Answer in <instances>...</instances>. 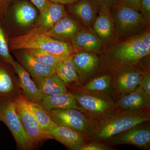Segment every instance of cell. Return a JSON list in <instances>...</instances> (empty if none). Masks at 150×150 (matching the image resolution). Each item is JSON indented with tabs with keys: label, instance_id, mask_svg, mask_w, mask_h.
Here are the masks:
<instances>
[{
	"label": "cell",
	"instance_id": "37",
	"mask_svg": "<svg viewBox=\"0 0 150 150\" xmlns=\"http://www.w3.org/2000/svg\"><path fill=\"white\" fill-rule=\"evenodd\" d=\"M8 1V0H0V8H1V7Z\"/></svg>",
	"mask_w": 150,
	"mask_h": 150
},
{
	"label": "cell",
	"instance_id": "13",
	"mask_svg": "<svg viewBox=\"0 0 150 150\" xmlns=\"http://www.w3.org/2000/svg\"><path fill=\"white\" fill-rule=\"evenodd\" d=\"M71 57L79 81L93 74L99 65V59L96 53L76 51L71 55Z\"/></svg>",
	"mask_w": 150,
	"mask_h": 150
},
{
	"label": "cell",
	"instance_id": "31",
	"mask_svg": "<svg viewBox=\"0 0 150 150\" xmlns=\"http://www.w3.org/2000/svg\"><path fill=\"white\" fill-rule=\"evenodd\" d=\"M111 148L99 142L86 143L79 150H108Z\"/></svg>",
	"mask_w": 150,
	"mask_h": 150
},
{
	"label": "cell",
	"instance_id": "29",
	"mask_svg": "<svg viewBox=\"0 0 150 150\" xmlns=\"http://www.w3.org/2000/svg\"><path fill=\"white\" fill-rule=\"evenodd\" d=\"M0 62L13 67L15 61L13 60L9 50L6 39L1 25L0 24Z\"/></svg>",
	"mask_w": 150,
	"mask_h": 150
},
{
	"label": "cell",
	"instance_id": "10",
	"mask_svg": "<svg viewBox=\"0 0 150 150\" xmlns=\"http://www.w3.org/2000/svg\"><path fill=\"white\" fill-rule=\"evenodd\" d=\"M121 68L114 78L112 87L115 92L122 96L136 89L144 73L133 66Z\"/></svg>",
	"mask_w": 150,
	"mask_h": 150
},
{
	"label": "cell",
	"instance_id": "19",
	"mask_svg": "<svg viewBox=\"0 0 150 150\" xmlns=\"http://www.w3.org/2000/svg\"><path fill=\"white\" fill-rule=\"evenodd\" d=\"M7 65L0 62V100L14 98L22 93L18 79Z\"/></svg>",
	"mask_w": 150,
	"mask_h": 150
},
{
	"label": "cell",
	"instance_id": "25",
	"mask_svg": "<svg viewBox=\"0 0 150 150\" xmlns=\"http://www.w3.org/2000/svg\"><path fill=\"white\" fill-rule=\"evenodd\" d=\"M56 74L64 82L67 86L79 83L71 55L62 59L58 63L56 68Z\"/></svg>",
	"mask_w": 150,
	"mask_h": 150
},
{
	"label": "cell",
	"instance_id": "32",
	"mask_svg": "<svg viewBox=\"0 0 150 150\" xmlns=\"http://www.w3.org/2000/svg\"><path fill=\"white\" fill-rule=\"evenodd\" d=\"M139 10L146 18L150 20V0H141Z\"/></svg>",
	"mask_w": 150,
	"mask_h": 150
},
{
	"label": "cell",
	"instance_id": "3",
	"mask_svg": "<svg viewBox=\"0 0 150 150\" xmlns=\"http://www.w3.org/2000/svg\"><path fill=\"white\" fill-rule=\"evenodd\" d=\"M9 46L13 50L41 49L62 59L69 57L75 52L71 43L52 38L33 30L27 34L11 38L9 40Z\"/></svg>",
	"mask_w": 150,
	"mask_h": 150
},
{
	"label": "cell",
	"instance_id": "38",
	"mask_svg": "<svg viewBox=\"0 0 150 150\" xmlns=\"http://www.w3.org/2000/svg\"><path fill=\"white\" fill-rule=\"evenodd\" d=\"M0 121H1V115H0Z\"/></svg>",
	"mask_w": 150,
	"mask_h": 150
},
{
	"label": "cell",
	"instance_id": "27",
	"mask_svg": "<svg viewBox=\"0 0 150 150\" xmlns=\"http://www.w3.org/2000/svg\"><path fill=\"white\" fill-rule=\"evenodd\" d=\"M27 101L30 110L44 130L47 131L50 127L56 124L40 103L29 101L27 100Z\"/></svg>",
	"mask_w": 150,
	"mask_h": 150
},
{
	"label": "cell",
	"instance_id": "21",
	"mask_svg": "<svg viewBox=\"0 0 150 150\" xmlns=\"http://www.w3.org/2000/svg\"><path fill=\"white\" fill-rule=\"evenodd\" d=\"M116 103L117 108L121 110H136L149 109L150 97L138 88L121 96Z\"/></svg>",
	"mask_w": 150,
	"mask_h": 150
},
{
	"label": "cell",
	"instance_id": "5",
	"mask_svg": "<svg viewBox=\"0 0 150 150\" xmlns=\"http://www.w3.org/2000/svg\"><path fill=\"white\" fill-rule=\"evenodd\" d=\"M73 88L74 89L69 92L78 105L91 118L97 120L117 109L116 103L108 95Z\"/></svg>",
	"mask_w": 150,
	"mask_h": 150
},
{
	"label": "cell",
	"instance_id": "36",
	"mask_svg": "<svg viewBox=\"0 0 150 150\" xmlns=\"http://www.w3.org/2000/svg\"><path fill=\"white\" fill-rule=\"evenodd\" d=\"M101 4L108 5L111 6L112 4L115 3L116 0H98Z\"/></svg>",
	"mask_w": 150,
	"mask_h": 150
},
{
	"label": "cell",
	"instance_id": "2",
	"mask_svg": "<svg viewBox=\"0 0 150 150\" xmlns=\"http://www.w3.org/2000/svg\"><path fill=\"white\" fill-rule=\"evenodd\" d=\"M149 29L115 44L110 49L109 58L114 64L123 67L133 66L149 55Z\"/></svg>",
	"mask_w": 150,
	"mask_h": 150
},
{
	"label": "cell",
	"instance_id": "24",
	"mask_svg": "<svg viewBox=\"0 0 150 150\" xmlns=\"http://www.w3.org/2000/svg\"><path fill=\"white\" fill-rule=\"evenodd\" d=\"M17 23L23 27H27L34 23L37 18L36 9L29 2L21 1L16 3L13 8Z\"/></svg>",
	"mask_w": 150,
	"mask_h": 150
},
{
	"label": "cell",
	"instance_id": "35",
	"mask_svg": "<svg viewBox=\"0 0 150 150\" xmlns=\"http://www.w3.org/2000/svg\"><path fill=\"white\" fill-rule=\"evenodd\" d=\"M49 1L52 2L58 3V4L64 5H68L75 2L78 0H49Z\"/></svg>",
	"mask_w": 150,
	"mask_h": 150
},
{
	"label": "cell",
	"instance_id": "8",
	"mask_svg": "<svg viewBox=\"0 0 150 150\" xmlns=\"http://www.w3.org/2000/svg\"><path fill=\"white\" fill-rule=\"evenodd\" d=\"M16 109L25 131L35 145L49 139H54L52 136L40 126L28 105L27 99L22 93L14 98Z\"/></svg>",
	"mask_w": 150,
	"mask_h": 150
},
{
	"label": "cell",
	"instance_id": "9",
	"mask_svg": "<svg viewBox=\"0 0 150 150\" xmlns=\"http://www.w3.org/2000/svg\"><path fill=\"white\" fill-rule=\"evenodd\" d=\"M142 124L134 126L112 137L107 141L110 144L133 145L144 149H149L150 145V129Z\"/></svg>",
	"mask_w": 150,
	"mask_h": 150
},
{
	"label": "cell",
	"instance_id": "12",
	"mask_svg": "<svg viewBox=\"0 0 150 150\" xmlns=\"http://www.w3.org/2000/svg\"><path fill=\"white\" fill-rule=\"evenodd\" d=\"M64 5L49 1L40 12V15L33 30L45 33L66 16Z\"/></svg>",
	"mask_w": 150,
	"mask_h": 150
},
{
	"label": "cell",
	"instance_id": "26",
	"mask_svg": "<svg viewBox=\"0 0 150 150\" xmlns=\"http://www.w3.org/2000/svg\"><path fill=\"white\" fill-rule=\"evenodd\" d=\"M111 78L105 75L91 80L81 89L85 91L108 95L111 93Z\"/></svg>",
	"mask_w": 150,
	"mask_h": 150
},
{
	"label": "cell",
	"instance_id": "23",
	"mask_svg": "<svg viewBox=\"0 0 150 150\" xmlns=\"http://www.w3.org/2000/svg\"><path fill=\"white\" fill-rule=\"evenodd\" d=\"M33 80L43 95H56L68 91L66 85L56 74Z\"/></svg>",
	"mask_w": 150,
	"mask_h": 150
},
{
	"label": "cell",
	"instance_id": "16",
	"mask_svg": "<svg viewBox=\"0 0 150 150\" xmlns=\"http://www.w3.org/2000/svg\"><path fill=\"white\" fill-rule=\"evenodd\" d=\"M83 28L78 22L66 16L44 34L52 38L71 43L73 38Z\"/></svg>",
	"mask_w": 150,
	"mask_h": 150
},
{
	"label": "cell",
	"instance_id": "17",
	"mask_svg": "<svg viewBox=\"0 0 150 150\" xmlns=\"http://www.w3.org/2000/svg\"><path fill=\"white\" fill-rule=\"evenodd\" d=\"M71 44L75 52L84 51L98 53L102 51L104 46L92 28L86 27L84 28L78 33L73 38Z\"/></svg>",
	"mask_w": 150,
	"mask_h": 150
},
{
	"label": "cell",
	"instance_id": "14",
	"mask_svg": "<svg viewBox=\"0 0 150 150\" xmlns=\"http://www.w3.org/2000/svg\"><path fill=\"white\" fill-rule=\"evenodd\" d=\"M101 3L98 0H78L69 5V10L86 28H92Z\"/></svg>",
	"mask_w": 150,
	"mask_h": 150
},
{
	"label": "cell",
	"instance_id": "28",
	"mask_svg": "<svg viewBox=\"0 0 150 150\" xmlns=\"http://www.w3.org/2000/svg\"><path fill=\"white\" fill-rule=\"evenodd\" d=\"M26 50L41 64L55 68L58 63L64 59L41 49L32 48Z\"/></svg>",
	"mask_w": 150,
	"mask_h": 150
},
{
	"label": "cell",
	"instance_id": "4",
	"mask_svg": "<svg viewBox=\"0 0 150 150\" xmlns=\"http://www.w3.org/2000/svg\"><path fill=\"white\" fill-rule=\"evenodd\" d=\"M115 36L123 40L146 30L149 20L140 11L115 3L110 6Z\"/></svg>",
	"mask_w": 150,
	"mask_h": 150
},
{
	"label": "cell",
	"instance_id": "30",
	"mask_svg": "<svg viewBox=\"0 0 150 150\" xmlns=\"http://www.w3.org/2000/svg\"><path fill=\"white\" fill-rule=\"evenodd\" d=\"M137 88L150 97V72L144 73V76L139 84Z\"/></svg>",
	"mask_w": 150,
	"mask_h": 150
},
{
	"label": "cell",
	"instance_id": "22",
	"mask_svg": "<svg viewBox=\"0 0 150 150\" xmlns=\"http://www.w3.org/2000/svg\"><path fill=\"white\" fill-rule=\"evenodd\" d=\"M39 103L47 111L54 109L73 108L84 112L78 105L73 95L69 91L65 93L56 95H44Z\"/></svg>",
	"mask_w": 150,
	"mask_h": 150
},
{
	"label": "cell",
	"instance_id": "33",
	"mask_svg": "<svg viewBox=\"0 0 150 150\" xmlns=\"http://www.w3.org/2000/svg\"><path fill=\"white\" fill-rule=\"evenodd\" d=\"M140 1L141 0H116L115 3L139 11Z\"/></svg>",
	"mask_w": 150,
	"mask_h": 150
},
{
	"label": "cell",
	"instance_id": "6",
	"mask_svg": "<svg viewBox=\"0 0 150 150\" xmlns=\"http://www.w3.org/2000/svg\"><path fill=\"white\" fill-rule=\"evenodd\" d=\"M47 112L56 124L77 131L86 140L91 139L96 119L73 108L54 109Z\"/></svg>",
	"mask_w": 150,
	"mask_h": 150
},
{
	"label": "cell",
	"instance_id": "7",
	"mask_svg": "<svg viewBox=\"0 0 150 150\" xmlns=\"http://www.w3.org/2000/svg\"><path fill=\"white\" fill-rule=\"evenodd\" d=\"M14 98L0 100V115L2 122L9 129L20 150H32L36 146L26 134L16 109Z\"/></svg>",
	"mask_w": 150,
	"mask_h": 150
},
{
	"label": "cell",
	"instance_id": "1",
	"mask_svg": "<svg viewBox=\"0 0 150 150\" xmlns=\"http://www.w3.org/2000/svg\"><path fill=\"white\" fill-rule=\"evenodd\" d=\"M150 119L148 109L115 110L97 119L91 139L107 142L112 137Z\"/></svg>",
	"mask_w": 150,
	"mask_h": 150
},
{
	"label": "cell",
	"instance_id": "15",
	"mask_svg": "<svg viewBox=\"0 0 150 150\" xmlns=\"http://www.w3.org/2000/svg\"><path fill=\"white\" fill-rule=\"evenodd\" d=\"M47 131L54 139L62 143L70 150H79L86 143V140L81 134L66 126L55 124Z\"/></svg>",
	"mask_w": 150,
	"mask_h": 150
},
{
	"label": "cell",
	"instance_id": "34",
	"mask_svg": "<svg viewBox=\"0 0 150 150\" xmlns=\"http://www.w3.org/2000/svg\"><path fill=\"white\" fill-rule=\"evenodd\" d=\"M35 7L38 8L40 12L48 4L49 0H30Z\"/></svg>",
	"mask_w": 150,
	"mask_h": 150
},
{
	"label": "cell",
	"instance_id": "20",
	"mask_svg": "<svg viewBox=\"0 0 150 150\" xmlns=\"http://www.w3.org/2000/svg\"><path fill=\"white\" fill-rule=\"evenodd\" d=\"M18 58L21 66L33 79L56 74V68L41 64L26 50L19 56Z\"/></svg>",
	"mask_w": 150,
	"mask_h": 150
},
{
	"label": "cell",
	"instance_id": "18",
	"mask_svg": "<svg viewBox=\"0 0 150 150\" xmlns=\"http://www.w3.org/2000/svg\"><path fill=\"white\" fill-rule=\"evenodd\" d=\"M13 68L18 76L22 93L29 101L40 103L44 95L40 92L28 72L19 63L15 62Z\"/></svg>",
	"mask_w": 150,
	"mask_h": 150
},
{
	"label": "cell",
	"instance_id": "11",
	"mask_svg": "<svg viewBox=\"0 0 150 150\" xmlns=\"http://www.w3.org/2000/svg\"><path fill=\"white\" fill-rule=\"evenodd\" d=\"M92 28L104 46L116 37L110 6L101 4L99 12Z\"/></svg>",
	"mask_w": 150,
	"mask_h": 150
}]
</instances>
